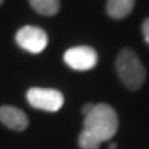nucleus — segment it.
I'll use <instances>...</instances> for the list:
<instances>
[{
    "mask_svg": "<svg viewBox=\"0 0 149 149\" xmlns=\"http://www.w3.org/2000/svg\"><path fill=\"white\" fill-rule=\"evenodd\" d=\"M32 9L45 16H52L60 10V0H29Z\"/></svg>",
    "mask_w": 149,
    "mask_h": 149,
    "instance_id": "nucleus-8",
    "label": "nucleus"
},
{
    "mask_svg": "<svg viewBox=\"0 0 149 149\" xmlns=\"http://www.w3.org/2000/svg\"><path fill=\"white\" fill-rule=\"evenodd\" d=\"M0 122L13 130L21 132L26 129L29 119L24 112L16 107L1 106L0 107Z\"/></svg>",
    "mask_w": 149,
    "mask_h": 149,
    "instance_id": "nucleus-6",
    "label": "nucleus"
},
{
    "mask_svg": "<svg viewBox=\"0 0 149 149\" xmlns=\"http://www.w3.org/2000/svg\"><path fill=\"white\" fill-rule=\"evenodd\" d=\"M83 129L95 137L100 143L109 141L117 133L118 116L113 107L109 104H95L90 113L85 116Z\"/></svg>",
    "mask_w": 149,
    "mask_h": 149,
    "instance_id": "nucleus-1",
    "label": "nucleus"
},
{
    "mask_svg": "<svg viewBox=\"0 0 149 149\" xmlns=\"http://www.w3.org/2000/svg\"><path fill=\"white\" fill-rule=\"evenodd\" d=\"M78 144L82 149H98L101 146V143L85 129H82L80 137H78Z\"/></svg>",
    "mask_w": 149,
    "mask_h": 149,
    "instance_id": "nucleus-9",
    "label": "nucleus"
},
{
    "mask_svg": "<svg viewBox=\"0 0 149 149\" xmlns=\"http://www.w3.org/2000/svg\"><path fill=\"white\" fill-rule=\"evenodd\" d=\"M142 31H143L144 40H146V42L149 45V17H147L146 20H144L143 25H142Z\"/></svg>",
    "mask_w": 149,
    "mask_h": 149,
    "instance_id": "nucleus-10",
    "label": "nucleus"
},
{
    "mask_svg": "<svg viewBox=\"0 0 149 149\" xmlns=\"http://www.w3.org/2000/svg\"><path fill=\"white\" fill-rule=\"evenodd\" d=\"M136 0H107V14L112 19H124L133 10Z\"/></svg>",
    "mask_w": 149,
    "mask_h": 149,
    "instance_id": "nucleus-7",
    "label": "nucleus"
},
{
    "mask_svg": "<svg viewBox=\"0 0 149 149\" xmlns=\"http://www.w3.org/2000/svg\"><path fill=\"white\" fill-rule=\"evenodd\" d=\"M27 102L37 109L57 112L63 104V95L52 88H30L26 93Z\"/></svg>",
    "mask_w": 149,
    "mask_h": 149,
    "instance_id": "nucleus-3",
    "label": "nucleus"
},
{
    "mask_svg": "<svg viewBox=\"0 0 149 149\" xmlns=\"http://www.w3.org/2000/svg\"><path fill=\"white\" fill-rule=\"evenodd\" d=\"M93 107H95V104H93V103H87V104L83 106V108H82V113H83V116H87V114L92 111Z\"/></svg>",
    "mask_w": 149,
    "mask_h": 149,
    "instance_id": "nucleus-11",
    "label": "nucleus"
},
{
    "mask_svg": "<svg viewBox=\"0 0 149 149\" xmlns=\"http://www.w3.org/2000/svg\"><path fill=\"white\" fill-rule=\"evenodd\" d=\"M4 3V0H0V5H1V4Z\"/></svg>",
    "mask_w": 149,
    "mask_h": 149,
    "instance_id": "nucleus-13",
    "label": "nucleus"
},
{
    "mask_svg": "<svg viewBox=\"0 0 149 149\" xmlns=\"http://www.w3.org/2000/svg\"><path fill=\"white\" fill-rule=\"evenodd\" d=\"M109 149H116V143H112L109 146Z\"/></svg>",
    "mask_w": 149,
    "mask_h": 149,
    "instance_id": "nucleus-12",
    "label": "nucleus"
},
{
    "mask_svg": "<svg viewBox=\"0 0 149 149\" xmlns=\"http://www.w3.org/2000/svg\"><path fill=\"white\" fill-rule=\"evenodd\" d=\"M116 70L123 85L129 90H138L146 81V70L133 50L125 47L116 60Z\"/></svg>",
    "mask_w": 149,
    "mask_h": 149,
    "instance_id": "nucleus-2",
    "label": "nucleus"
},
{
    "mask_svg": "<svg viewBox=\"0 0 149 149\" xmlns=\"http://www.w3.org/2000/svg\"><path fill=\"white\" fill-rule=\"evenodd\" d=\"M65 62L77 71H87L93 68L98 61V55L91 46H76L68 49L63 55Z\"/></svg>",
    "mask_w": 149,
    "mask_h": 149,
    "instance_id": "nucleus-5",
    "label": "nucleus"
},
{
    "mask_svg": "<svg viewBox=\"0 0 149 149\" xmlns=\"http://www.w3.org/2000/svg\"><path fill=\"white\" fill-rule=\"evenodd\" d=\"M16 42L21 49L31 54H40L45 50L49 42L47 34L41 27L27 25L16 32Z\"/></svg>",
    "mask_w": 149,
    "mask_h": 149,
    "instance_id": "nucleus-4",
    "label": "nucleus"
}]
</instances>
